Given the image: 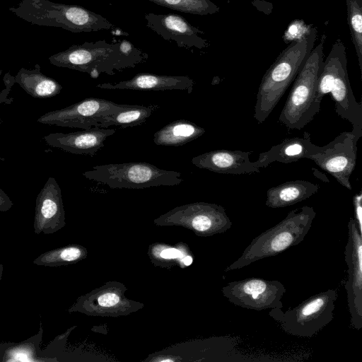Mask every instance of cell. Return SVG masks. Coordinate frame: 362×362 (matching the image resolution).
Here are the masks:
<instances>
[{"label":"cell","mask_w":362,"mask_h":362,"mask_svg":"<svg viewBox=\"0 0 362 362\" xmlns=\"http://www.w3.org/2000/svg\"><path fill=\"white\" fill-rule=\"evenodd\" d=\"M148 54L127 40L108 43L105 40L74 45L56 53L48 59L58 67L88 74L96 78L101 74L110 76L145 62Z\"/></svg>","instance_id":"obj_1"},{"label":"cell","mask_w":362,"mask_h":362,"mask_svg":"<svg viewBox=\"0 0 362 362\" xmlns=\"http://www.w3.org/2000/svg\"><path fill=\"white\" fill-rule=\"evenodd\" d=\"M317 37L315 28L300 40L292 41L264 74L257 94L254 118L263 123L288 86L295 80L311 53Z\"/></svg>","instance_id":"obj_2"},{"label":"cell","mask_w":362,"mask_h":362,"mask_svg":"<svg viewBox=\"0 0 362 362\" xmlns=\"http://www.w3.org/2000/svg\"><path fill=\"white\" fill-rule=\"evenodd\" d=\"M315 216L312 206H304L291 211L279 223L254 238L241 255L224 271L241 269L299 245L311 228Z\"/></svg>","instance_id":"obj_3"},{"label":"cell","mask_w":362,"mask_h":362,"mask_svg":"<svg viewBox=\"0 0 362 362\" xmlns=\"http://www.w3.org/2000/svg\"><path fill=\"white\" fill-rule=\"evenodd\" d=\"M327 94L334 102L337 115L351 123V132L359 140L362 136V103L354 95L347 72L346 47L340 38L333 43L318 78V101Z\"/></svg>","instance_id":"obj_4"},{"label":"cell","mask_w":362,"mask_h":362,"mask_svg":"<svg viewBox=\"0 0 362 362\" xmlns=\"http://www.w3.org/2000/svg\"><path fill=\"white\" fill-rule=\"evenodd\" d=\"M8 10L31 24L61 28L72 33L96 32L115 28L106 18L83 6L49 0H22Z\"/></svg>","instance_id":"obj_5"},{"label":"cell","mask_w":362,"mask_h":362,"mask_svg":"<svg viewBox=\"0 0 362 362\" xmlns=\"http://www.w3.org/2000/svg\"><path fill=\"white\" fill-rule=\"evenodd\" d=\"M324 42L313 49L294 80L279 121L291 129H301L319 112L317 82L324 63Z\"/></svg>","instance_id":"obj_6"},{"label":"cell","mask_w":362,"mask_h":362,"mask_svg":"<svg viewBox=\"0 0 362 362\" xmlns=\"http://www.w3.org/2000/svg\"><path fill=\"white\" fill-rule=\"evenodd\" d=\"M83 175L112 189L175 186L183 182L180 172L160 169L146 162L95 165L92 170L83 173Z\"/></svg>","instance_id":"obj_7"},{"label":"cell","mask_w":362,"mask_h":362,"mask_svg":"<svg viewBox=\"0 0 362 362\" xmlns=\"http://www.w3.org/2000/svg\"><path fill=\"white\" fill-rule=\"evenodd\" d=\"M337 296V290L328 289L286 311L271 309L269 315L285 332L299 337H312L334 319Z\"/></svg>","instance_id":"obj_8"},{"label":"cell","mask_w":362,"mask_h":362,"mask_svg":"<svg viewBox=\"0 0 362 362\" xmlns=\"http://www.w3.org/2000/svg\"><path fill=\"white\" fill-rule=\"evenodd\" d=\"M158 226H182L200 237L223 233L232 226L225 209L203 202L177 206L153 220Z\"/></svg>","instance_id":"obj_9"},{"label":"cell","mask_w":362,"mask_h":362,"mask_svg":"<svg viewBox=\"0 0 362 362\" xmlns=\"http://www.w3.org/2000/svg\"><path fill=\"white\" fill-rule=\"evenodd\" d=\"M124 284L111 281L81 296L68 310L93 317H118L129 315L144 307V304L125 296Z\"/></svg>","instance_id":"obj_10"},{"label":"cell","mask_w":362,"mask_h":362,"mask_svg":"<svg viewBox=\"0 0 362 362\" xmlns=\"http://www.w3.org/2000/svg\"><path fill=\"white\" fill-rule=\"evenodd\" d=\"M286 291L277 280L257 277L231 281L221 289L223 296L235 305L257 311L282 308Z\"/></svg>","instance_id":"obj_11"},{"label":"cell","mask_w":362,"mask_h":362,"mask_svg":"<svg viewBox=\"0 0 362 362\" xmlns=\"http://www.w3.org/2000/svg\"><path fill=\"white\" fill-rule=\"evenodd\" d=\"M129 106L106 99L89 98L64 108L48 112L40 116L37 122L44 124L89 129L95 126L98 117L114 114Z\"/></svg>","instance_id":"obj_12"},{"label":"cell","mask_w":362,"mask_h":362,"mask_svg":"<svg viewBox=\"0 0 362 362\" xmlns=\"http://www.w3.org/2000/svg\"><path fill=\"white\" fill-rule=\"evenodd\" d=\"M358 141L351 132H342L328 144L320 146L310 159L342 186L351 189L350 177L356 163Z\"/></svg>","instance_id":"obj_13"},{"label":"cell","mask_w":362,"mask_h":362,"mask_svg":"<svg viewBox=\"0 0 362 362\" xmlns=\"http://www.w3.org/2000/svg\"><path fill=\"white\" fill-rule=\"evenodd\" d=\"M348 279L344 285L350 320L356 330L362 327V235L351 218L348 223V240L344 251Z\"/></svg>","instance_id":"obj_14"},{"label":"cell","mask_w":362,"mask_h":362,"mask_svg":"<svg viewBox=\"0 0 362 362\" xmlns=\"http://www.w3.org/2000/svg\"><path fill=\"white\" fill-rule=\"evenodd\" d=\"M144 19L149 29L165 40L175 42L179 47L203 49L209 46L207 40L199 36L204 32L180 15L148 13L144 14Z\"/></svg>","instance_id":"obj_15"},{"label":"cell","mask_w":362,"mask_h":362,"mask_svg":"<svg viewBox=\"0 0 362 362\" xmlns=\"http://www.w3.org/2000/svg\"><path fill=\"white\" fill-rule=\"evenodd\" d=\"M65 225L62 190L56 180L50 177L36 198L34 232L35 234H52Z\"/></svg>","instance_id":"obj_16"},{"label":"cell","mask_w":362,"mask_h":362,"mask_svg":"<svg viewBox=\"0 0 362 362\" xmlns=\"http://www.w3.org/2000/svg\"><path fill=\"white\" fill-rule=\"evenodd\" d=\"M250 151L240 150H214L197 156L192 159L196 167L211 172L243 175L260 172L257 161L250 160Z\"/></svg>","instance_id":"obj_17"},{"label":"cell","mask_w":362,"mask_h":362,"mask_svg":"<svg viewBox=\"0 0 362 362\" xmlns=\"http://www.w3.org/2000/svg\"><path fill=\"white\" fill-rule=\"evenodd\" d=\"M115 129L93 127L69 133H50L43 139L52 147L93 157L105 146L106 139L115 134Z\"/></svg>","instance_id":"obj_18"},{"label":"cell","mask_w":362,"mask_h":362,"mask_svg":"<svg viewBox=\"0 0 362 362\" xmlns=\"http://www.w3.org/2000/svg\"><path fill=\"white\" fill-rule=\"evenodd\" d=\"M194 81L187 76H165L150 73H139L132 78L118 83H104L96 88L109 90L126 89L135 90H187L191 93Z\"/></svg>","instance_id":"obj_19"},{"label":"cell","mask_w":362,"mask_h":362,"mask_svg":"<svg viewBox=\"0 0 362 362\" xmlns=\"http://www.w3.org/2000/svg\"><path fill=\"white\" fill-rule=\"evenodd\" d=\"M320 148V146L312 143L310 134L305 132L303 137L287 138L261 153L257 161L260 168H265L275 161L290 163L303 158L310 159Z\"/></svg>","instance_id":"obj_20"},{"label":"cell","mask_w":362,"mask_h":362,"mask_svg":"<svg viewBox=\"0 0 362 362\" xmlns=\"http://www.w3.org/2000/svg\"><path fill=\"white\" fill-rule=\"evenodd\" d=\"M318 190L317 185L306 180L284 182L267 190L265 204L272 209L286 207L308 199Z\"/></svg>","instance_id":"obj_21"},{"label":"cell","mask_w":362,"mask_h":362,"mask_svg":"<svg viewBox=\"0 0 362 362\" xmlns=\"http://www.w3.org/2000/svg\"><path fill=\"white\" fill-rule=\"evenodd\" d=\"M14 78L16 83L28 95L35 98L54 97L62 89L59 83L41 71L38 64H36L32 69L21 68Z\"/></svg>","instance_id":"obj_22"},{"label":"cell","mask_w":362,"mask_h":362,"mask_svg":"<svg viewBox=\"0 0 362 362\" xmlns=\"http://www.w3.org/2000/svg\"><path fill=\"white\" fill-rule=\"evenodd\" d=\"M205 133V129L186 119L171 122L153 135V142L158 146H180Z\"/></svg>","instance_id":"obj_23"},{"label":"cell","mask_w":362,"mask_h":362,"mask_svg":"<svg viewBox=\"0 0 362 362\" xmlns=\"http://www.w3.org/2000/svg\"><path fill=\"white\" fill-rule=\"evenodd\" d=\"M159 107L158 105L154 104L129 105L128 107L114 114L98 117L97 124L94 127L107 128L110 126H117L126 128L140 125L144 123Z\"/></svg>","instance_id":"obj_24"},{"label":"cell","mask_w":362,"mask_h":362,"mask_svg":"<svg viewBox=\"0 0 362 362\" xmlns=\"http://www.w3.org/2000/svg\"><path fill=\"white\" fill-rule=\"evenodd\" d=\"M88 256V250L78 244H70L48 250L33 260L38 266L62 267L76 264Z\"/></svg>","instance_id":"obj_25"},{"label":"cell","mask_w":362,"mask_h":362,"mask_svg":"<svg viewBox=\"0 0 362 362\" xmlns=\"http://www.w3.org/2000/svg\"><path fill=\"white\" fill-rule=\"evenodd\" d=\"M185 245L176 247L163 243H153L148 247V255L151 262L157 267H172L178 265L184 267L182 260L186 255Z\"/></svg>","instance_id":"obj_26"},{"label":"cell","mask_w":362,"mask_h":362,"mask_svg":"<svg viewBox=\"0 0 362 362\" xmlns=\"http://www.w3.org/2000/svg\"><path fill=\"white\" fill-rule=\"evenodd\" d=\"M347 22L362 76V0H346Z\"/></svg>","instance_id":"obj_27"},{"label":"cell","mask_w":362,"mask_h":362,"mask_svg":"<svg viewBox=\"0 0 362 362\" xmlns=\"http://www.w3.org/2000/svg\"><path fill=\"white\" fill-rule=\"evenodd\" d=\"M159 6L195 15L214 14L219 7L210 0H147Z\"/></svg>","instance_id":"obj_28"},{"label":"cell","mask_w":362,"mask_h":362,"mask_svg":"<svg viewBox=\"0 0 362 362\" xmlns=\"http://www.w3.org/2000/svg\"><path fill=\"white\" fill-rule=\"evenodd\" d=\"M2 73V70L0 69V76ZM5 84V88L0 93V104L4 103L10 105L13 102V98H8V95L10 93L12 86L16 83L14 76H11L9 72H7L3 78ZM2 123V120L0 117V126Z\"/></svg>","instance_id":"obj_29"},{"label":"cell","mask_w":362,"mask_h":362,"mask_svg":"<svg viewBox=\"0 0 362 362\" xmlns=\"http://www.w3.org/2000/svg\"><path fill=\"white\" fill-rule=\"evenodd\" d=\"M362 193L360 191L356 194L353 198V204L354 208V218L359 233L362 235Z\"/></svg>","instance_id":"obj_30"},{"label":"cell","mask_w":362,"mask_h":362,"mask_svg":"<svg viewBox=\"0 0 362 362\" xmlns=\"http://www.w3.org/2000/svg\"><path fill=\"white\" fill-rule=\"evenodd\" d=\"M303 22L298 21V22L295 21L293 22L289 27H288V30L286 33L285 36L288 35L287 39H288L290 41H295V40H300L305 37L306 35H303L300 33V30H303L305 28H300L301 25H303Z\"/></svg>","instance_id":"obj_31"},{"label":"cell","mask_w":362,"mask_h":362,"mask_svg":"<svg viewBox=\"0 0 362 362\" xmlns=\"http://www.w3.org/2000/svg\"><path fill=\"white\" fill-rule=\"evenodd\" d=\"M13 203L10 197L0 188V212H5L11 209Z\"/></svg>","instance_id":"obj_32"},{"label":"cell","mask_w":362,"mask_h":362,"mask_svg":"<svg viewBox=\"0 0 362 362\" xmlns=\"http://www.w3.org/2000/svg\"><path fill=\"white\" fill-rule=\"evenodd\" d=\"M163 358L161 356H157L156 357H153L151 359H148L150 361H180L178 358H173L170 356H163Z\"/></svg>","instance_id":"obj_33"},{"label":"cell","mask_w":362,"mask_h":362,"mask_svg":"<svg viewBox=\"0 0 362 362\" xmlns=\"http://www.w3.org/2000/svg\"><path fill=\"white\" fill-rule=\"evenodd\" d=\"M3 271H4V267H3V264H0V282H1V280L2 278Z\"/></svg>","instance_id":"obj_34"},{"label":"cell","mask_w":362,"mask_h":362,"mask_svg":"<svg viewBox=\"0 0 362 362\" xmlns=\"http://www.w3.org/2000/svg\"><path fill=\"white\" fill-rule=\"evenodd\" d=\"M5 160V158L4 157L1 156V155L0 154V161H4Z\"/></svg>","instance_id":"obj_35"}]
</instances>
